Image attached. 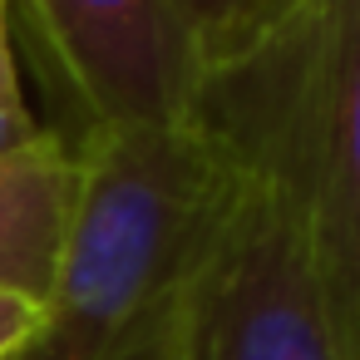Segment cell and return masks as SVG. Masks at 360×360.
<instances>
[{"label":"cell","mask_w":360,"mask_h":360,"mask_svg":"<svg viewBox=\"0 0 360 360\" xmlns=\"http://www.w3.org/2000/svg\"><path fill=\"white\" fill-rule=\"evenodd\" d=\"M79 178L45 330L25 360H202V306L227 212V148L188 124L70 143Z\"/></svg>","instance_id":"1"},{"label":"cell","mask_w":360,"mask_h":360,"mask_svg":"<svg viewBox=\"0 0 360 360\" xmlns=\"http://www.w3.org/2000/svg\"><path fill=\"white\" fill-rule=\"evenodd\" d=\"M326 0L207 70L202 109L227 148V212L202 306V360H340L316 252Z\"/></svg>","instance_id":"2"},{"label":"cell","mask_w":360,"mask_h":360,"mask_svg":"<svg viewBox=\"0 0 360 360\" xmlns=\"http://www.w3.org/2000/svg\"><path fill=\"white\" fill-rule=\"evenodd\" d=\"M11 25L60 109L65 143L188 124L202 109L207 70L183 0H11Z\"/></svg>","instance_id":"3"},{"label":"cell","mask_w":360,"mask_h":360,"mask_svg":"<svg viewBox=\"0 0 360 360\" xmlns=\"http://www.w3.org/2000/svg\"><path fill=\"white\" fill-rule=\"evenodd\" d=\"M316 252L340 360H360V0H326Z\"/></svg>","instance_id":"4"},{"label":"cell","mask_w":360,"mask_h":360,"mask_svg":"<svg viewBox=\"0 0 360 360\" xmlns=\"http://www.w3.org/2000/svg\"><path fill=\"white\" fill-rule=\"evenodd\" d=\"M75 148L45 129L40 143L20 153H0V291H20L50 301L65 227L75 207Z\"/></svg>","instance_id":"5"},{"label":"cell","mask_w":360,"mask_h":360,"mask_svg":"<svg viewBox=\"0 0 360 360\" xmlns=\"http://www.w3.org/2000/svg\"><path fill=\"white\" fill-rule=\"evenodd\" d=\"M311 0H183L193 40L202 50V70L232 65L252 45H262L281 20H291Z\"/></svg>","instance_id":"6"},{"label":"cell","mask_w":360,"mask_h":360,"mask_svg":"<svg viewBox=\"0 0 360 360\" xmlns=\"http://www.w3.org/2000/svg\"><path fill=\"white\" fill-rule=\"evenodd\" d=\"M45 139V124L30 114L20 94L15 70V25H11V0H0V153H20Z\"/></svg>","instance_id":"7"},{"label":"cell","mask_w":360,"mask_h":360,"mask_svg":"<svg viewBox=\"0 0 360 360\" xmlns=\"http://www.w3.org/2000/svg\"><path fill=\"white\" fill-rule=\"evenodd\" d=\"M45 330V306L20 296V291H0V360L25 355Z\"/></svg>","instance_id":"8"},{"label":"cell","mask_w":360,"mask_h":360,"mask_svg":"<svg viewBox=\"0 0 360 360\" xmlns=\"http://www.w3.org/2000/svg\"><path fill=\"white\" fill-rule=\"evenodd\" d=\"M15 360H25V355H15Z\"/></svg>","instance_id":"9"}]
</instances>
